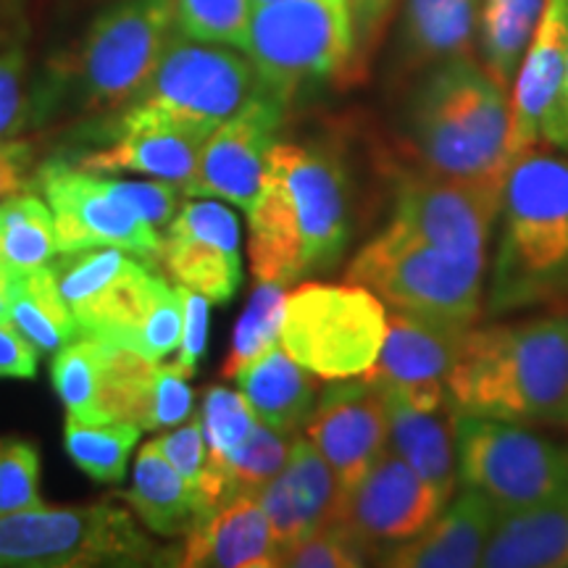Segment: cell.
<instances>
[{
    "label": "cell",
    "mask_w": 568,
    "mask_h": 568,
    "mask_svg": "<svg viewBox=\"0 0 568 568\" xmlns=\"http://www.w3.org/2000/svg\"><path fill=\"white\" fill-rule=\"evenodd\" d=\"M247 222V253L258 282L293 284L329 268L351 237L343 163L318 148L274 142Z\"/></svg>",
    "instance_id": "cell-1"
},
{
    "label": "cell",
    "mask_w": 568,
    "mask_h": 568,
    "mask_svg": "<svg viewBox=\"0 0 568 568\" xmlns=\"http://www.w3.org/2000/svg\"><path fill=\"white\" fill-rule=\"evenodd\" d=\"M447 393L458 414L568 424V316L468 329Z\"/></svg>",
    "instance_id": "cell-2"
},
{
    "label": "cell",
    "mask_w": 568,
    "mask_h": 568,
    "mask_svg": "<svg viewBox=\"0 0 568 568\" xmlns=\"http://www.w3.org/2000/svg\"><path fill=\"white\" fill-rule=\"evenodd\" d=\"M500 211L493 314L568 295V161L537 148L516 155Z\"/></svg>",
    "instance_id": "cell-3"
},
{
    "label": "cell",
    "mask_w": 568,
    "mask_h": 568,
    "mask_svg": "<svg viewBox=\"0 0 568 568\" xmlns=\"http://www.w3.org/2000/svg\"><path fill=\"white\" fill-rule=\"evenodd\" d=\"M408 140L422 172L506 182L510 166L506 90L487 69L456 55L418 90Z\"/></svg>",
    "instance_id": "cell-4"
},
{
    "label": "cell",
    "mask_w": 568,
    "mask_h": 568,
    "mask_svg": "<svg viewBox=\"0 0 568 568\" xmlns=\"http://www.w3.org/2000/svg\"><path fill=\"white\" fill-rule=\"evenodd\" d=\"M274 95L247 55L193 40H169L151 80L119 109L111 134L142 124H182L213 132L258 98Z\"/></svg>",
    "instance_id": "cell-5"
},
{
    "label": "cell",
    "mask_w": 568,
    "mask_h": 568,
    "mask_svg": "<svg viewBox=\"0 0 568 568\" xmlns=\"http://www.w3.org/2000/svg\"><path fill=\"white\" fill-rule=\"evenodd\" d=\"M485 253H453L387 230L355 255L345 282L364 284L395 311L471 326L481 314Z\"/></svg>",
    "instance_id": "cell-6"
},
{
    "label": "cell",
    "mask_w": 568,
    "mask_h": 568,
    "mask_svg": "<svg viewBox=\"0 0 568 568\" xmlns=\"http://www.w3.org/2000/svg\"><path fill=\"white\" fill-rule=\"evenodd\" d=\"M387 308L364 284L303 282L287 293L280 343L322 379L364 376L385 343Z\"/></svg>",
    "instance_id": "cell-7"
},
{
    "label": "cell",
    "mask_w": 568,
    "mask_h": 568,
    "mask_svg": "<svg viewBox=\"0 0 568 568\" xmlns=\"http://www.w3.org/2000/svg\"><path fill=\"white\" fill-rule=\"evenodd\" d=\"M174 32V0H122L103 11L63 69L77 105L105 113L130 103Z\"/></svg>",
    "instance_id": "cell-8"
},
{
    "label": "cell",
    "mask_w": 568,
    "mask_h": 568,
    "mask_svg": "<svg viewBox=\"0 0 568 568\" xmlns=\"http://www.w3.org/2000/svg\"><path fill=\"white\" fill-rule=\"evenodd\" d=\"M458 477L500 516L568 497V447L500 418L456 410Z\"/></svg>",
    "instance_id": "cell-9"
},
{
    "label": "cell",
    "mask_w": 568,
    "mask_h": 568,
    "mask_svg": "<svg viewBox=\"0 0 568 568\" xmlns=\"http://www.w3.org/2000/svg\"><path fill=\"white\" fill-rule=\"evenodd\" d=\"M266 88L287 103L305 82L337 74L353 55L351 0H272L253 6L245 51Z\"/></svg>",
    "instance_id": "cell-10"
},
{
    "label": "cell",
    "mask_w": 568,
    "mask_h": 568,
    "mask_svg": "<svg viewBox=\"0 0 568 568\" xmlns=\"http://www.w3.org/2000/svg\"><path fill=\"white\" fill-rule=\"evenodd\" d=\"M151 556L153 545L122 508L38 506L0 516V566H140Z\"/></svg>",
    "instance_id": "cell-11"
},
{
    "label": "cell",
    "mask_w": 568,
    "mask_h": 568,
    "mask_svg": "<svg viewBox=\"0 0 568 568\" xmlns=\"http://www.w3.org/2000/svg\"><path fill=\"white\" fill-rule=\"evenodd\" d=\"M59 290L80 335L138 353L140 329L151 311L161 276L122 247L61 253L51 261Z\"/></svg>",
    "instance_id": "cell-12"
},
{
    "label": "cell",
    "mask_w": 568,
    "mask_h": 568,
    "mask_svg": "<svg viewBox=\"0 0 568 568\" xmlns=\"http://www.w3.org/2000/svg\"><path fill=\"white\" fill-rule=\"evenodd\" d=\"M38 184L53 213L59 253L122 247L145 266H159L163 237L113 193L111 180L55 161L40 169Z\"/></svg>",
    "instance_id": "cell-13"
},
{
    "label": "cell",
    "mask_w": 568,
    "mask_h": 568,
    "mask_svg": "<svg viewBox=\"0 0 568 568\" xmlns=\"http://www.w3.org/2000/svg\"><path fill=\"white\" fill-rule=\"evenodd\" d=\"M506 182L410 174L397 184L389 230L453 253H485Z\"/></svg>",
    "instance_id": "cell-14"
},
{
    "label": "cell",
    "mask_w": 568,
    "mask_h": 568,
    "mask_svg": "<svg viewBox=\"0 0 568 568\" xmlns=\"http://www.w3.org/2000/svg\"><path fill=\"white\" fill-rule=\"evenodd\" d=\"M443 508L435 489L387 447L364 477L345 489L335 521L368 558H382L395 545L422 535Z\"/></svg>",
    "instance_id": "cell-15"
},
{
    "label": "cell",
    "mask_w": 568,
    "mask_h": 568,
    "mask_svg": "<svg viewBox=\"0 0 568 568\" xmlns=\"http://www.w3.org/2000/svg\"><path fill=\"white\" fill-rule=\"evenodd\" d=\"M568 61V0H545L527 59L516 71L508 103V155L535 151L539 142L568 145L564 82Z\"/></svg>",
    "instance_id": "cell-16"
},
{
    "label": "cell",
    "mask_w": 568,
    "mask_h": 568,
    "mask_svg": "<svg viewBox=\"0 0 568 568\" xmlns=\"http://www.w3.org/2000/svg\"><path fill=\"white\" fill-rule=\"evenodd\" d=\"M282 113L284 101L266 95L219 124L203 142L195 174L182 195L219 197L251 211L261 193L266 159L280 130Z\"/></svg>",
    "instance_id": "cell-17"
},
{
    "label": "cell",
    "mask_w": 568,
    "mask_h": 568,
    "mask_svg": "<svg viewBox=\"0 0 568 568\" xmlns=\"http://www.w3.org/2000/svg\"><path fill=\"white\" fill-rule=\"evenodd\" d=\"M159 266L211 303H230L243 280L237 216L216 201L184 203L163 234Z\"/></svg>",
    "instance_id": "cell-18"
},
{
    "label": "cell",
    "mask_w": 568,
    "mask_h": 568,
    "mask_svg": "<svg viewBox=\"0 0 568 568\" xmlns=\"http://www.w3.org/2000/svg\"><path fill=\"white\" fill-rule=\"evenodd\" d=\"M305 437L318 447L345 493L387 450L385 393L366 376L335 379L318 395Z\"/></svg>",
    "instance_id": "cell-19"
},
{
    "label": "cell",
    "mask_w": 568,
    "mask_h": 568,
    "mask_svg": "<svg viewBox=\"0 0 568 568\" xmlns=\"http://www.w3.org/2000/svg\"><path fill=\"white\" fill-rule=\"evenodd\" d=\"M272 524L280 550L329 527L343 503V487L308 437L295 439L284 468L253 493Z\"/></svg>",
    "instance_id": "cell-20"
},
{
    "label": "cell",
    "mask_w": 568,
    "mask_h": 568,
    "mask_svg": "<svg viewBox=\"0 0 568 568\" xmlns=\"http://www.w3.org/2000/svg\"><path fill=\"white\" fill-rule=\"evenodd\" d=\"M468 329L471 326L460 322L395 311L387 316V332L379 355L364 376L382 389L432 379L447 385V376L456 366Z\"/></svg>",
    "instance_id": "cell-21"
},
{
    "label": "cell",
    "mask_w": 568,
    "mask_h": 568,
    "mask_svg": "<svg viewBox=\"0 0 568 568\" xmlns=\"http://www.w3.org/2000/svg\"><path fill=\"white\" fill-rule=\"evenodd\" d=\"M176 566L187 568H272L280 566L274 529L253 495H237L203 516L184 535Z\"/></svg>",
    "instance_id": "cell-22"
},
{
    "label": "cell",
    "mask_w": 568,
    "mask_h": 568,
    "mask_svg": "<svg viewBox=\"0 0 568 568\" xmlns=\"http://www.w3.org/2000/svg\"><path fill=\"white\" fill-rule=\"evenodd\" d=\"M211 132L182 124H142L111 134L113 145L88 153L77 166L92 174L132 172L153 180L180 184L193 180L197 155Z\"/></svg>",
    "instance_id": "cell-23"
},
{
    "label": "cell",
    "mask_w": 568,
    "mask_h": 568,
    "mask_svg": "<svg viewBox=\"0 0 568 568\" xmlns=\"http://www.w3.org/2000/svg\"><path fill=\"white\" fill-rule=\"evenodd\" d=\"M497 514L493 503L477 489L466 487L443 516L408 542L395 545L382 556L389 568H471L481 566V556L493 535Z\"/></svg>",
    "instance_id": "cell-24"
},
{
    "label": "cell",
    "mask_w": 568,
    "mask_h": 568,
    "mask_svg": "<svg viewBox=\"0 0 568 568\" xmlns=\"http://www.w3.org/2000/svg\"><path fill=\"white\" fill-rule=\"evenodd\" d=\"M382 393L387 406V447L406 460L447 506L456 495L458 479L456 408L450 403L439 410H418L387 389Z\"/></svg>",
    "instance_id": "cell-25"
},
{
    "label": "cell",
    "mask_w": 568,
    "mask_h": 568,
    "mask_svg": "<svg viewBox=\"0 0 568 568\" xmlns=\"http://www.w3.org/2000/svg\"><path fill=\"white\" fill-rule=\"evenodd\" d=\"M234 379L255 418L287 437L303 429L316 408V374L297 364L282 345H274Z\"/></svg>",
    "instance_id": "cell-26"
},
{
    "label": "cell",
    "mask_w": 568,
    "mask_h": 568,
    "mask_svg": "<svg viewBox=\"0 0 568 568\" xmlns=\"http://www.w3.org/2000/svg\"><path fill=\"white\" fill-rule=\"evenodd\" d=\"M487 568H568V497L497 518Z\"/></svg>",
    "instance_id": "cell-27"
},
{
    "label": "cell",
    "mask_w": 568,
    "mask_h": 568,
    "mask_svg": "<svg viewBox=\"0 0 568 568\" xmlns=\"http://www.w3.org/2000/svg\"><path fill=\"white\" fill-rule=\"evenodd\" d=\"M138 510L148 529L155 535H187L197 524V500L193 487L163 458L155 443L138 453L130 493L122 495Z\"/></svg>",
    "instance_id": "cell-28"
},
{
    "label": "cell",
    "mask_w": 568,
    "mask_h": 568,
    "mask_svg": "<svg viewBox=\"0 0 568 568\" xmlns=\"http://www.w3.org/2000/svg\"><path fill=\"white\" fill-rule=\"evenodd\" d=\"M113 345L80 335L55 351L53 387L69 416L84 424H109Z\"/></svg>",
    "instance_id": "cell-29"
},
{
    "label": "cell",
    "mask_w": 568,
    "mask_h": 568,
    "mask_svg": "<svg viewBox=\"0 0 568 568\" xmlns=\"http://www.w3.org/2000/svg\"><path fill=\"white\" fill-rule=\"evenodd\" d=\"M9 324L38 353H55L80 337L51 266L34 268L30 274L11 280Z\"/></svg>",
    "instance_id": "cell-30"
},
{
    "label": "cell",
    "mask_w": 568,
    "mask_h": 568,
    "mask_svg": "<svg viewBox=\"0 0 568 568\" xmlns=\"http://www.w3.org/2000/svg\"><path fill=\"white\" fill-rule=\"evenodd\" d=\"M59 255L53 213L40 197L19 193L0 201V272L9 280L51 266Z\"/></svg>",
    "instance_id": "cell-31"
},
{
    "label": "cell",
    "mask_w": 568,
    "mask_h": 568,
    "mask_svg": "<svg viewBox=\"0 0 568 568\" xmlns=\"http://www.w3.org/2000/svg\"><path fill=\"white\" fill-rule=\"evenodd\" d=\"M545 0H485L479 13L481 59L493 80L508 92L529 48Z\"/></svg>",
    "instance_id": "cell-32"
},
{
    "label": "cell",
    "mask_w": 568,
    "mask_h": 568,
    "mask_svg": "<svg viewBox=\"0 0 568 568\" xmlns=\"http://www.w3.org/2000/svg\"><path fill=\"white\" fill-rule=\"evenodd\" d=\"M479 0H408V40L422 59L466 53L477 27Z\"/></svg>",
    "instance_id": "cell-33"
},
{
    "label": "cell",
    "mask_w": 568,
    "mask_h": 568,
    "mask_svg": "<svg viewBox=\"0 0 568 568\" xmlns=\"http://www.w3.org/2000/svg\"><path fill=\"white\" fill-rule=\"evenodd\" d=\"M140 426L130 422L84 424L67 418V453L95 481H122L132 447L140 439Z\"/></svg>",
    "instance_id": "cell-34"
},
{
    "label": "cell",
    "mask_w": 568,
    "mask_h": 568,
    "mask_svg": "<svg viewBox=\"0 0 568 568\" xmlns=\"http://www.w3.org/2000/svg\"><path fill=\"white\" fill-rule=\"evenodd\" d=\"M284 301H287L284 284L261 282L253 290L243 316L237 318V326H234L230 355H226L222 366L224 379L237 376L245 366H251L253 361H258L274 345H280Z\"/></svg>",
    "instance_id": "cell-35"
},
{
    "label": "cell",
    "mask_w": 568,
    "mask_h": 568,
    "mask_svg": "<svg viewBox=\"0 0 568 568\" xmlns=\"http://www.w3.org/2000/svg\"><path fill=\"white\" fill-rule=\"evenodd\" d=\"M32 119V95L27 82L24 30L19 11L0 0V138H17Z\"/></svg>",
    "instance_id": "cell-36"
},
{
    "label": "cell",
    "mask_w": 568,
    "mask_h": 568,
    "mask_svg": "<svg viewBox=\"0 0 568 568\" xmlns=\"http://www.w3.org/2000/svg\"><path fill=\"white\" fill-rule=\"evenodd\" d=\"M290 450H293V443H290L287 435L255 422L245 443L222 466H213L211 460L209 466L213 471L222 474L226 497L232 500L237 495H253L255 489L272 481L282 471L284 464H287Z\"/></svg>",
    "instance_id": "cell-37"
},
{
    "label": "cell",
    "mask_w": 568,
    "mask_h": 568,
    "mask_svg": "<svg viewBox=\"0 0 568 568\" xmlns=\"http://www.w3.org/2000/svg\"><path fill=\"white\" fill-rule=\"evenodd\" d=\"M253 0H174L176 30L201 42L245 51Z\"/></svg>",
    "instance_id": "cell-38"
},
{
    "label": "cell",
    "mask_w": 568,
    "mask_h": 568,
    "mask_svg": "<svg viewBox=\"0 0 568 568\" xmlns=\"http://www.w3.org/2000/svg\"><path fill=\"white\" fill-rule=\"evenodd\" d=\"M197 418H201L205 453H209L213 466H222L245 443L255 422H258L243 393L219 385L205 387L201 416Z\"/></svg>",
    "instance_id": "cell-39"
},
{
    "label": "cell",
    "mask_w": 568,
    "mask_h": 568,
    "mask_svg": "<svg viewBox=\"0 0 568 568\" xmlns=\"http://www.w3.org/2000/svg\"><path fill=\"white\" fill-rule=\"evenodd\" d=\"M42 506L40 456L27 439H0V516Z\"/></svg>",
    "instance_id": "cell-40"
},
{
    "label": "cell",
    "mask_w": 568,
    "mask_h": 568,
    "mask_svg": "<svg viewBox=\"0 0 568 568\" xmlns=\"http://www.w3.org/2000/svg\"><path fill=\"white\" fill-rule=\"evenodd\" d=\"M366 558L364 548L337 521L280 550V566L295 568H355L364 566Z\"/></svg>",
    "instance_id": "cell-41"
},
{
    "label": "cell",
    "mask_w": 568,
    "mask_h": 568,
    "mask_svg": "<svg viewBox=\"0 0 568 568\" xmlns=\"http://www.w3.org/2000/svg\"><path fill=\"white\" fill-rule=\"evenodd\" d=\"M182 297L180 290L169 287L166 280L161 276L159 290H155L153 305L148 311L145 324L140 329L138 353L151 361H163L176 351L182 337Z\"/></svg>",
    "instance_id": "cell-42"
},
{
    "label": "cell",
    "mask_w": 568,
    "mask_h": 568,
    "mask_svg": "<svg viewBox=\"0 0 568 568\" xmlns=\"http://www.w3.org/2000/svg\"><path fill=\"white\" fill-rule=\"evenodd\" d=\"M190 416H193V389L187 379L159 364V376H155L140 429H169V426L184 424Z\"/></svg>",
    "instance_id": "cell-43"
},
{
    "label": "cell",
    "mask_w": 568,
    "mask_h": 568,
    "mask_svg": "<svg viewBox=\"0 0 568 568\" xmlns=\"http://www.w3.org/2000/svg\"><path fill=\"white\" fill-rule=\"evenodd\" d=\"M176 290H180V297H182V337H180V345H176V355L174 361H169V364H163L169 368V372L184 376V379H190V376L195 374L197 368V361H201V355L205 351V337H209V297H203L201 293H195V290L190 287H182V284H176Z\"/></svg>",
    "instance_id": "cell-44"
},
{
    "label": "cell",
    "mask_w": 568,
    "mask_h": 568,
    "mask_svg": "<svg viewBox=\"0 0 568 568\" xmlns=\"http://www.w3.org/2000/svg\"><path fill=\"white\" fill-rule=\"evenodd\" d=\"M113 193H116L122 201L130 205V209L138 213L142 222L151 226H169V222L176 216V209H180L182 187L172 182H126L111 180Z\"/></svg>",
    "instance_id": "cell-45"
},
{
    "label": "cell",
    "mask_w": 568,
    "mask_h": 568,
    "mask_svg": "<svg viewBox=\"0 0 568 568\" xmlns=\"http://www.w3.org/2000/svg\"><path fill=\"white\" fill-rule=\"evenodd\" d=\"M153 443L163 453V458L180 471V477L187 481L195 493L203 481L205 466H209L201 418H190L187 424H182L180 429L172 432V435H163L159 439H153Z\"/></svg>",
    "instance_id": "cell-46"
},
{
    "label": "cell",
    "mask_w": 568,
    "mask_h": 568,
    "mask_svg": "<svg viewBox=\"0 0 568 568\" xmlns=\"http://www.w3.org/2000/svg\"><path fill=\"white\" fill-rule=\"evenodd\" d=\"M32 151L17 138H0V201L24 193L30 184Z\"/></svg>",
    "instance_id": "cell-47"
},
{
    "label": "cell",
    "mask_w": 568,
    "mask_h": 568,
    "mask_svg": "<svg viewBox=\"0 0 568 568\" xmlns=\"http://www.w3.org/2000/svg\"><path fill=\"white\" fill-rule=\"evenodd\" d=\"M34 374H38V351L11 324H0V376L32 379Z\"/></svg>",
    "instance_id": "cell-48"
},
{
    "label": "cell",
    "mask_w": 568,
    "mask_h": 568,
    "mask_svg": "<svg viewBox=\"0 0 568 568\" xmlns=\"http://www.w3.org/2000/svg\"><path fill=\"white\" fill-rule=\"evenodd\" d=\"M9 287L11 280L0 272V324H9Z\"/></svg>",
    "instance_id": "cell-49"
},
{
    "label": "cell",
    "mask_w": 568,
    "mask_h": 568,
    "mask_svg": "<svg viewBox=\"0 0 568 568\" xmlns=\"http://www.w3.org/2000/svg\"><path fill=\"white\" fill-rule=\"evenodd\" d=\"M564 109H566V116H568V61H566V82H564Z\"/></svg>",
    "instance_id": "cell-50"
},
{
    "label": "cell",
    "mask_w": 568,
    "mask_h": 568,
    "mask_svg": "<svg viewBox=\"0 0 568 568\" xmlns=\"http://www.w3.org/2000/svg\"><path fill=\"white\" fill-rule=\"evenodd\" d=\"M261 3H272V0H253V6H261Z\"/></svg>",
    "instance_id": "cell-51"
},
{
    "label": "cell",
    "mask_w": 568,
    "mask_h": 568,
    "mask_svg": "<svg viewBox=\"0 0 568 568\" xmlns=\"http://www.w3.org/2000/svg\"><path fill=\"white\" fill-rule=\"evenodd\" d=\"M372 3H385V0H372Z\"/></svg>",
    "instance_id": "cell-52"
}]
</instances>
